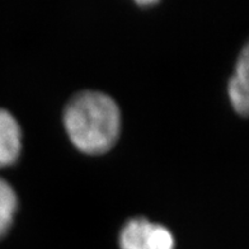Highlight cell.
<instances>
[{
    "instance_id": "1",
    "label": "cell",
    "mask_w": 249,
    "mask_h": 249,
    "mask_svg": "<svg viewBox=\"0 0 249 249\" xmlns=\"http://www.w3.org/2000/svg\"><path fill=\"white\" fill-rule=\"evenodd\" d=\"M64 124L76 148L88 154H102L117 140L120 109L109 95L84 90L66 105Z\"/></svg>"
},
{
    "instance_id": "2",
    "label": "cell",
    "mask_w": 249,
    "mask_h": 249,
    "mask_svg": "<svg viewBox=\"0 0 249 249\" xmlns=\"http://www.w3.org/2000/svg\"><path fill=\"white\" fill-rule=\"evenodd\" d=\"M120 246L121 249H174V239L165 226L138 217L124 226Z\"/></svg>"
},
{
    "instance_id": "3",
    "label": "cell",
    "mask_w": 249,
    "mask_h": 249,
    "mask_svg": "<svg viewBox=\"0 0 249 249\" xmlns=\"http://www.w3.org/2000/svg\"><path fill=\"white\" fill-rule=\"evenodd\" d=\"M228 93L233 108L240 116H249V41L236 60L233 76L229 80Z\"/></svg>"
},
{
    "instance_id": "4",
    "label": "cell",
    "mask_w": 249,
    "mask_h": 249,
    "mask_svg": "<svg viewBox=\"0 0 249 249\" xmlns=\"http://www.w3.org/2000/svg\"><path fill=\"white\" fill-rule=\"evenodd\" d=\"M22 148V131L16 118L0 109V167L13 164Z\"/></svg>"
},
{
    "instance_id": "5",
    "label": "cell",
    "mask_w": 249,
    "mask_h": 249,
    "mask_svg": "<svg viewBox=\"0 0 249 249\" xmlns=\"http://www.w3.org/2000/svg\"><path fill=\"white\" fill-rule=\"evenodd\" d=\"M17 210V197L7 180L0 178V238L5 235Z\"/></svg>"
}]
</instances>
